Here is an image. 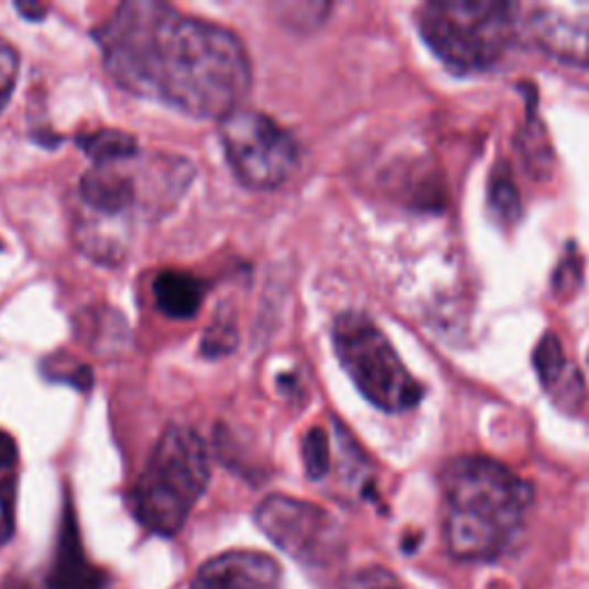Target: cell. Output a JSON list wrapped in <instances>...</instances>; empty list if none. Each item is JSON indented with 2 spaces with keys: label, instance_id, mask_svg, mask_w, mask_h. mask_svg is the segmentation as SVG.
<instances>
[{
  "label": "cell",
  "instance_id": "6da1fadb",
  "mask_svg": "<svg viewBox=\"0 0 589 589\" xmlns=\"http://www.w3.org/2000/svg\"><path fill=\"white\" fill-rule=\"evenodd\" d=\"M101 61L127 92L200 120L242 109L251 63L240 37L219 23L155 0H130L95 31Z\"/></svg>",
  "mask_w": 589,
  "mask_h": 589
},
{
  "label": "cell",
  "instance_id": "7a4b0ae2",
  "mask_svg": "<svg viewBox=\"0 0 589 589\" xmlns=\"http://www.w3.org/2000/svg\"><path fill=\"white\" fill-rule=\"evenodd\" d=\"M443 534L456 559L491 561L516 544L532 489L486 456H460L443 470Z\"/></svg>",
  "mask_w": 589,
  "mask_h": 589
},
{
  "label": "cell",
  "instance_id": "3957f363",
  "mask_svg": "<svg viewBox=\"0 0 589 589\" xmlns=\"http://www.w3.org/2000/svg\"><path fill=\"white\" fill-rule=\"evenodd\" d=\"M210 483V454L187 426H171L152 449L130 502L137 521L160 536L181 532Z\"/></svg>",
  "mask_w": 589,
  "mask_h": 589
},
{
  "label": "cell",
  "instance_id": "277c9868",
  "mask_svg": "<svg viewBox=\"0 0 589 589\" xmlns=\"http://www.w3.org/2000/svg\"><path fill=\"white\" fill-rule=\"evenodd\" d=\"M521 6L495 0L426 3L417 23L424 42L447 67L475 74L495 67L519 37Z\"/></svg>",
  "mask_w": 589,
  "mask_h": 589
},
{
  "label": "cell",
  "instance_id": "5b68a950",
  "mask_svg": "<svg viewBox=\"0 0 589 589\" xmlns=\"http://www.w3.org/2000/svg\"><path fill=\"white\" fill-rule=\"evenodd\" d=\"M331 343L355 388L375 407L385 413H403L422 401V385L369 316L341 314L331 327Z\"/></svg>",
  "mask_w": 589,
  "mask_h": 589
},
{
  "label": "cell",
  "instance_id": "8992f818",
  "mask_svg": "<svg viewBox=\"0 0 589 589\" xmlns=\"http://www.w3.org/2000/svg\"><path fill=\"white\" fill-rule=\"evenodd\" d=\"M223 155L249 189H276L299 164V145L284 127L261 111L240 109L221 120Z\"/></svg>",
  "mask_w": 589,
  "mask_h": 589
},
{
  "label": "cell",
  "instance_id": "52a82bcc",
  "mask_svg": "<svg viewBox=\"0 0 589 589\" xmlns=\"http://www.w3.org/2000/svg\"><path fill=\"white\" fill-rule=\"evenodd\" d=\"M268 539L306 567H325L341 550V530L323 506L291 495H270L255 509Z\"/></svg>",
  "mask_w": 589,
  "mask_h": 589
},
{
  "label": "cell",
  "instance_id": "ba28073f",
  "mask_svg": "<svg viewBox=\"0 0 589 589\" xmlns=\"http://www.w3.org/2000/svg\"><path fill=\"white\" fill-rule=\"evenodd\" d=\"M523 12V23L536 46L561 63L589 67V0L532 3Z\"/></svg>",
  "mask_w": 589,
  "mask_h": 589
},
{
  "label": "cell",
  "instance_id": "9c48e42d",
  "mask_svg": "<svg viewBox=\"0 0 589 589\" xmlns=\"http://www.w3.org/2000/svg\"><path fill=\"white\" fill-rule=\"evenodd\" d=\"M192 589H284V574L261 550H228L205 561Z\"/></svg>",
  "mask_w": 589,
  "mask_h": 589
},
{
  "label": "cell",
  "instance_id": "30bf717a",
  "mask_svg": "<svg viewBox=\"0 0 589 589\" xmlns=\"http://www.w3.org/2000/svg\"><path fill=\"white\" fill-rule=\"evenodd\" d=\"M118 164H95L88 173H84L79 196L88 212L97 219H118L130 212H137L143 203V189L137 175Z\"/></svg>",
  "mask_w": 589,
  "mask_h": 589
},
{
  "label": "cell",
  "instance_id": "8fae6325",
  "mask_svg": "<svg viewBox=\"0 0 589 589\" xmlns=\"http://www.w3.org/2000/svg\"><path fill=\"white\" fill-rule=\"evenodd\" d=\"M105 587V576L95 569L84 555L79 532H76L74 516L67 514L61 530V542L56 561L51 567L46 582L42 589H101Z\"/></svg>",
  "mask_w": 589,
  "mask_h": 589
},
{
  "label": "cell",
  "instance_id": "7c38bea8",
  "mask_svg": "<svg viewBox=\"0 0 589 589\" xmlns=\"http://www.w3.org/2000/svg\"><path fill=\"white\" fill-rule=\"evenodd\" d=\"M205 284L198 276H192L187 272H162L155 279V286H152V293H155V304L157 309L175 320H187L198 314L205 299Z\"/></svg>",
  "mask_w": 589,
  "mask_h": 589
},
{
  "label": "cell",
  "instance_id": "4fadbf2b",
  "mask_svg": "<svg viewBox=\"0 0 589 589\" xmlns=\"http://www.w3.org/2000/svg\"><path fill=\"white\" fill-rule=\"evenodd\" d=\"M17 479H19L17 445L6 430H0V546H6L14 534Z\"/></svg>",
  "mask_w": 589,
  "mask_h": 589
},
{
  "label": "cell",
  "instance_id": "5bb4252c",
  "mask_svg": "<svg viewBox=\"0 0 589 589\" xmlns=\"http://www.w3.org/2000/svg\"><path fill=\"white\" fill-rule=\"evenodd\" d=\"M81 150L95 164L130 162L139 155L137 139L120 130H99L79 139Z\"/></svg>",
  "mask_w": 589,
  "mask_h": 589
},
{
  "label": "cell",
  "instance_id": "9a60e30c",
  "mask_svg": "<svg viewBox=\"0 0 589 589\" xmlns=\"http://www.w3.org/2000/svg\"><path fill=\"white\" fill-rule=\"evenodd\" d=\"M302 458H304V470L306 475H309V479L318 481L329 475L331 449H329V440L323 428H312L304 435Z\"/></svg>",
  "mask_w": 589,
  "mask_h": 589
},
{
  "label": "cell",
  "instance_id": "2e32d148",
  "mask_svg": "<svg viewBox=\"0 0 589 589\" xmlns=\"http://www.w3.org/2000/svg\"><path fill=\"white\" fill-rule=\"evenodd\" d=\"M19 81V54L17 48L0 37V113L8 107V101Z\"/></svg>",
  "mask_w": 589,
  "mask_h": 589
},
{
  "label": "cell",
  "instance_id": "e0dca14e",
  "mask_svg": "<svg viewBox=\"0 0 589 589\" xmlns=\"http://www.w3.org/2000/svg\"><path fill=\"white\" fill-rule=\"evenodd\" d=\"M341 589H405L401 580L382 567H367L346 578Z\"/></svg>",
  "mask_w": 589,
  "mask_h": 589
},
{
  "label": "cell",
  "instance_id": "ac0fdd59",
  "mask_svg": "<svg viewBox=\"0 0 589 589\" xmlns=\"http://www.w3.org/2000/svg\"><path fill=\"white\" fill-rule=\"evenodd\" d=\"M3 589H40L33 585V580H8Z\"/></svg>",
  "mask_w": 589,
  "mask_h": 589
}]
</instances>
